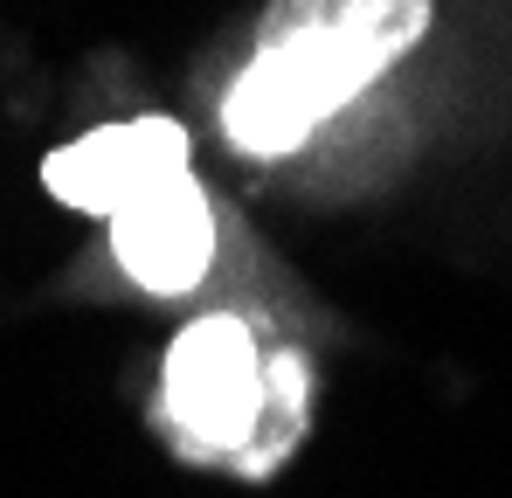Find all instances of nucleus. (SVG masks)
Listing matches in <instances>:
<instances>
[{
  "label": "nucleus",
  "mask_w": 512,
  "mask_h": 498,
  "mask_svg": "<svg viewBox=\"0 0 512 498\" xmlns=\"http://www.w3.org/2000/svg\"><path fill=\"white\" fill-rule=\"evenodd\" d=\"M429 28V0H270L256 56L222 97V132L250 160L298 153L326 118L402 63Z\"/></svg>",
  "instance_id": "f257e3e1"
},
{
  "label": "nucleus",
  "mask_w": 512,
  "mask_h": 498,
  "mask_svg": "<svg viewBox=\"0 0 512 498\" xmlns=\"http://www.w3.org/2000/svg\"><path fill=\"white\" fill-rule=\"evenodd\" d=\"M263 388H270V353H256V332L229 312L194 319L167 346L160 429L173 436L180 457L236 471V457L256 436V415H263Z\"/></svg>",
  "instance_id": "f03ea898"
},
{
  "label": "nucleus",
  "mask_w": 512,
  "mask_h": 498,
  "mask_svg": "<svg viewBox=\"0 0 512 498\" xmlns=\"http://www.w3.org/2000/svg\"><path fill=\"white\" fill-rule=\"evenodd\" d=\"M111 256H118V270L132 284H146L160 298L194 291L208 277V263H215V208H208V194L187 173L153 187V194H139L132 208L111 215Z\"/></svg>",
  "instance_id": "20e7f679"
},
{
  "label": "nucleus",
  "mask_w": 512,
  "mask_h": 498,
  "mask_svg": "<svg viewBox=\"0 0 512 498\" xmlns=\"http://www.w3.org/2000/svg\"><path fill=\"white\" fill-rule=\"evenodd\" d=\"M305 422H312V367H305V353L277 346V353H270V388H263V415H256L250 450L236 457V478H270V471H277V464L291 457V443L305 436Z\"/></svg>",
  "instance_id": "39448f33"
},
{
  "label": "nucleus",
  "mask_w": 512,
  "mask_h": 498,
  "mask_svg": "<svg viewBox=\"0 0 512 498\" xmlns=\"http://www.w3.org/2000/svg\"><path fill=\"white\" fill-rule=\"evenodd\" d=\"M187 173V132L173 118H132V125H104L90 139H70L63 153H49L42 180L63 208L90 215H118L139 194L167 187Z\"/></svg>",
  "instance_id": "7ed1b4c3"
}]
</instances>
